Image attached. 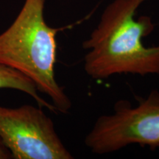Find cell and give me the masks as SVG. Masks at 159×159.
<instances>
[{"instance_id":"cell-5","label":"cell","mask_w":159,"mask_h":159,"mask_svg":"<svg viewBox=\"0 0 159 159\" xmlns=\"http://www.w3.org/2000/svg\"><path fill=\"white\" fill-rule=\"evenodd\" d=\"M5 88L25 92L33 97L40 107H45L49 111L57 112L54 105L39 96L35 83L20 71L0 63V89Z\"/></svg>"},{"instance_id":"cell-4","label":"cell","mask_w":159,"mask_h":159,"mask_svg":"<svg viewBox=\"0 0 159 159\" xmlns=\"http://www.w3.org/2000/svg\"><path fill=\"white\" fill-rule=\"evenodd\" d=\"M0 139L14 159H72L52 120L40 108L0 106Z\"/></svg>"},{"instance_id":"cell-6","label":"cell","mask_w":159,"mask_h":159,"mask_svg":"<svg viewBox=\"0 0 159 159\" xmlns=\"http://www.w3.org/2000/svg\"><path fill=\"white\" fill-rule=\"evenodd\" d=\"M13 158L11 152L3 144L2 141L0 139V159H11Z\"/></svg>"},{"instance_id":"cell-3","label":"cell","mask_w":159,"mask_h":159,"mask_svg":"<svg viewBox=\"0 0 159 159\" xmlns=\"http://www.w3.org/2000/svg\"><path fill=\"white\" fill-rule=\"evenodd\" d=\"M84 142L97 155L112 153L135 144L159 149V91H152L136 106L119 101L112 113L97 118Z\"/></svg>"},{"instance_id":"cell-2","label":"cell","mask_w":159,"mask_h":159,"mask_svg":"<svg viewBox=\"0 0 159 159\" xmlns=\"http://www.w3.org/2000/svg\"><path fill=\"white\" fill-rule=\"evenodd\" d=\"M45 0H26L14 22L0 35V63L20 71L47 95L57 112L66 114L71 102L55 78L56 35L43 16Z\"/></svg>"},{"instance_id":"cell-1","label":"cell","mask_w":159,"mask_h":159,"mask_svg":"<svg viewBox=\"0 0 159 159\" xmlns=\"http://www.w3.org/2000/svg\"><path fill=\"white\" fill-rule=\"evenodd\" d=\"M147 0H114L105 7L98 25L83 43V68L94 80L116 75H159V45L146 47L143 39L155 25L147 16L136 19Z\"/></svg>"}]
</instances>
